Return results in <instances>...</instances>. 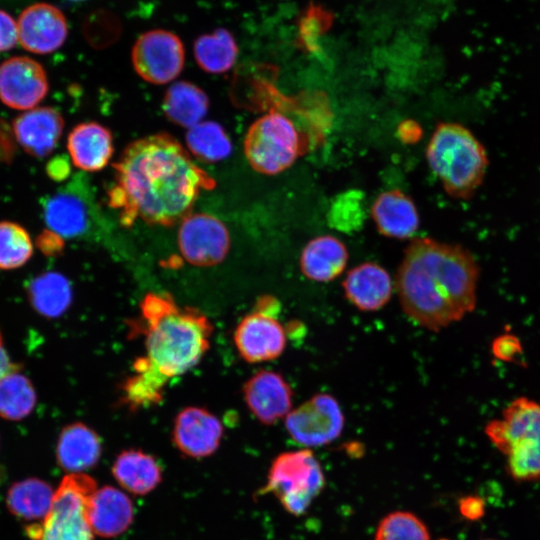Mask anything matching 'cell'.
Instances as JSON below:
<instances>
[{
    "instance_id": "cell-1",
    "label": "cell",
    "mask_w": 540,
    "mask_h": 540,
    "mask_svg": "<svg viewBox=\"0 0 540 540\" xmlns=\"http://www.w3.org/2000/svg\"><path fill=\"white\" fill-rule=\"evenodd\" d=\"M114 169L109 203L120 210L126 226L137 218L153 225H174L191 213L202 190L215 186L186 149L166 133L131 142Z\"/></svg>"
},
{
    "instance_id": "cell-2",
    "label": "cell",
    "mask_w": 540,
    "mask_h": 540,
    "mask_svg": "<svg viewBox=\"0 0 540 540\" xmlns=\"http://www.w3.org/2000/svg\"><path fill=\"white\" fill-rule=\"evenodd\" d=\"M478 277L475 258L462 246L414 238L397 269L395 289L405 315L437 332L474 310Z\"/></svg>"
},
{
    "instance_id": "cell-3",
    "label": "cell",
    "mask_w": 540,
    "mask_h": 540,
    "mask_svg": "<svg viewBox=\"0 0 540 540\" xmlns=\"http://www.w3.org/2000/svg\"><path fill=\"white\" fill-rule=\"evenodd\" d=\"M130 332L143 334L146 347L133 370L151 371L168 382L199 363L210 347L213 325L200 310L178 306L168 293L148 292Z\"/></svg>"
},
{
    "instance_id": "cell-4",
    "label": "cell",
    "mask_w": 540,
    "mask_h": 540,
    "mask_svg": "<svg viewBox=\"0 0 540 540\" xmlns=\"http://www.w3.org/2000/svg\"><path fill=\"white\" fill-rule=\"evenodd\" d=\"M431 170L454 198L468 199L481 185L488 158L483 145L464 126L442 122L426 149Z\"/></svg>"
},
{
    "instance_id": "cell-5",
    "label": "cell",
    "mask_w": 540,
    "mask_h": 540,
    "mask_svg": "<svg viewBox=\"0 0 540 540\" xmlns=\"http://www.w3.org/2000/svg\"><path fill=\"white\" fill-rule=\"evenodd\" d=\"M485 434L505 456L517 480L540 477V404L526 397L514 399L500 419L491 420Z\"/></svg>"
},
{
    "instance_id": "cell-6",
    "label": "cell",
    "mask_w": 540,
    "mask_h": 540,
    "mask_svg": "<svg viewBox=\"0 0 540 540\" xmlns=\"http://www.w3.org/2000/svg\"><path fill=\"white\" fill-rule=\"evenodd\" d=\"M324 483L320 463L310 449L287 451L273 460L261 494L273 493L285 510L299 516L322 491Z\"/></svg>"
},
{
    "instance_id": "cell-7",
    "label": "cell",
    "mask_w": 540,
    "mask_h": 540,
    "mask_svg": "<svg viewBox=\"0 0 540 540\" xmlns=\"http://www.w3.org/2000/svg\"><path fill=\"white\" fill-rule=\"evenodd\" d=\"M301 151L299 132L287 116L271 111L256 119L244 138V153L257 172L276 175L288 169Z\"/></svg>"
},
{
    "instance_id": "cell-8",
    "label": "cell",
    "mask_w": 540,
    "mask_h": 540,
    "mask_svg": "<svg viewBox=\"0 0 540 540\" xmlns=\"http://www.w3.org/2000/svg\"><path fill=\"white\" fill-rule=\"evenodd\" d=\"M96 489L95 480L87 474L65 476L55 491L38 540H93L87 513L89 500Z\"/></svg>"
},
{
    "instance_id": "cell-9",
    "label": "cell",
    "mask_w": 540,
    "mask_h": 540,
    "mask_svg": "<svg viewBox=\"0 0 540 540\" xmlns=\"http://www.w3.org/2000/svg\"><path fill=\"white\" fill-rule=\"evenodd\" d=\"M289 436L298 444L310 448L327 445L342 433L345 417L336 398L317 393L284 418Z\"/></svg>"
},
{
    "instance_id": "cell-10",
    "label": "cell",
    "mask_w": 540,
    "mask_h": 540,
    "mask_svg": "<svg viewBox=\"0 0 540 540\" xmlns=\"http://www.w3.org/2000/svg\"><path fill=\"white\" fill-rule=\"evenodd\" d=\"M131 56L133 67L142 79L161 85L171 82L181 73L185 50L176 34L154 29L137 38Z\"/></svg>"
},
{
    "instance_id": "cell-11",
    "label": "cell",
    "mask_w": 540,
    "mask_h": 540,
    "mask_svg": "<svg viewBox=\"0 0 540 540\" xmlns=\"http://www.w3.org/2000/svg\"><path fill=\"white\" fill-rule=\"evenodd\" d=\"M183 258L194 266L209 267L222 262L230 248V235L224 223L207 213H190L178 231Z\"/></svg>"
},
{
    "instance_id": "cell-12",
    "label": "cell",
    "mask_w": 540,
    "mask_h": 540,
    "mask_svg": "<svg viewBox=\"0 0 540 540\" xmlns=\"http://www.w3.org/2000/svg\"><path fill=\"white\" fill-rule=\"evenodd\" d=\"M49 92L44 67L27 56H13L0 64V100L9 108L30 110Z\"/></svg>"
},
{
    "instance_id": "cell-13",
    "label": "cell",
    "mask_w": 540,
    "mask_h": 540,
    "mask_svg": "<svg viewBox=\"0 0 540 540\" xmlns=\"http://www.w3.org/2000/svg\"><path fill=\"white\" fill-rule=\"evenodd\" d=\"M233 340L240 357L248 363L274 360L287 344L285 329L275 315L258 309L242 318Z\"/></svg>"
},
{
    "instance_id": "cell-14",
    "label": "cell",
    "mask_w": 540,
    "mask_h": 540,
    "mask_svg": "<svg viewBox=\"0 0 540 540\" xmlns=\"http://www.w3.org/2000/svg\"><path fill=\"white\" fill-rule=\"evenodd\" d=\"M223 432L217 416L206 408L189 406L182 409L174 419L172 441L182 454L200 459L217 451Z\"/></svg>"
},
{
    "instance_id": "cell-15",
    "label": "cell",
    "mask_w": 540,
    "mask_h": 540,
    "mask_svg": "<svg viewBox=\"0 0 540 540\" xmlns=\"http://www.w3.org/2000/svg\"><path fill=\"white\" fill-rule=\"evenodd\" d=\"M244 401L253 416L264 425H273L292 410L293 390L279 372L261 369L243 385Z\"/></svg>"
},
{
    "instance_id": "cell-16",
    "label": "cell",
    "mask_w": 540,
    "mask_h": 540,
    "mask_svg": "<svg viewBox=\"0 0 540 540\" xmlns=\"http://www.w3.org/2000/svg\"><path fill=\"white\" fill-rule=\"evenodd\" d=\"M21 46L32 53L49 54L59 49L68 36V24L63 12L48 3L26 7L18 20Z\"/></svg>"
},
{
    "instance_id": "cell-17",
    "label": "cell",
    "mask_w": 540,
    "mask_h": 540,
    "mask_svg": "<svg viewBox=\"0 0 540 540\" xmlns=\"http://www.w3.org/2000/svg\"><path fill=\"white\" fill-rule=\"evenodd\" d=\"M16 141L29 155L48 156L58 144L64 129V119L52 107H38L18 115L13 120Z\"/></svg>"
},
{
    "instance_id": "cell-18",
    "label": "cell",
    "mask_w": 540,
    "mask_h": 540,
    "mask_svg": "<svg viewBox=\"0 0 540 540\" xmlns=\"http://www.w3.org/2000/svg\"><path fill=\"white\" fill-rule=\"evenodd\" d=\"M342 287L346 299L354 307L363 312H375L390 301L394 282L384 267L364 262L348 271Z\"/></svg>"
},
{
    "instance_id": "cell-19",
    "label": "cell",
    "mask_w": 540,
    "mask_h": 540,
    "mask_svg": "<svg viewBox=\"0 0 540 540\" xmlns=\"http://www.w3.org/2000/svg\"><path fill=\"white\" fill-rule=\"evenodd\" d=\"M87 514L94 534L102 538H114L124 533L132 524L134 506L124 492L105 485L96 489L91 496Z\"/></svg>"
},
{
    "instance_id": "cell-20",
    "label": "cell",
    "mask_w": 540,
    "mask_h": 540,
    "mask_svg": "<svg viewBox=\"0 0 540 540\" xmlns=\"http://www.w3.org/2000/svg\"><path fill=\"white\" fill-rule=\"evenodd\" d=\"M102 454L98 433L83 422L64 426L56 444L58 465L69 474L83 473L95 467Z\"/></svg>"
},
{
    "instance_id": "cell-21",
    "label": "cell",
    "mask_w": 540,
    "mask_h": 540,
    "mask_svg": "<svg viewBox=\"0 0 540 540\" xmlns=\"http://www.w3.org/2000/svg\"><path fill=\"white\" fill-rule=\"evenodd\" d=\"M67 149L73 164L88 172L103 169L114 152L110 130L97 122H84L70 131Z\"/></svg>"
},
{
    "instance_id": "cell-22",
    "label": "cell",
    "mask_w": 540,
    "mask_h": 540,
    "mask_svg": "<svg viewBox=\"0 0 540 540\" xmlns=\"http://www.w3.org/2000/svg\"><path fill=\"white\" fill-rule=\"evenodd\" d=\"M371 215L378 232L386 237L407 239L419 227L414 201L398 189L381 193L372 204Z\"/></svg>"
},
{
    "instance_id": "cell-23",
    "label": "cell",
    "mask_w": 540,
    "mask_h": 540,
    "mask_svg": "<svg viewBox=\"0 0 540 540\" xmlns=\"http://www.w3.org/2000/svg\"><path fill=\"white\" fill-rule=\"evenodd\" d=\"M345 244L332 235L311 239L303 248L299 264L302 274L309 280L327 283L338 278L348 262Z\"/></svg>"
},
{
    "instance_id": "cell-24",
    "label": "cell",
    "mask_w": 540,
    "mask_h": 540,
    "mask_svg": "<svg viewBox=\"0 0 540 540\" xmlns=\"http://www.w3.org/2000/svg\"><path fill=\"white\" fill-rule=\"evenodd\" d=\"M118 484L135 495L152 492L162 481V469L156 458L140 449L121 451L112 465Z\"/></svg>"
},
{
    "instance_id": "cell-25",
    "label": "cell",
    "mask_w": 540,
    "mask_h": 540,
    "mask_svg": "<svg viewBox=\"0 0 540 540\" xmlns=\"http://www.w3.org/2000/svg\"><path fill=\"white\" fill-rule=\"evenodd\" d=\"M42 209L48 229L61 238L80 236L87 228L86 204L73 188H64L45 198Z\"/></svg>"
},
{
    "instance_id": "cell-26",
    "label": "cell",
    "mask_w": 540,
    "mask_h": 540,
    "mask_svg": "<svg viewBox=\"0 0 540 540\" xmlns=\"http://www.w3.org/2000/svg\"><path fill=\"white\" fill-rule=\"evenodd\" d=\"M31 307L49 319L62 316L70 307L73 291L70 281L63 274L49 271L36 276L27 287Z\"/></svg>"
},
{
    "instance_id": "cell-27",
    "label": "cell",
    "mask_w": 540,
    "mask_h": 540,
    "mask_svg": "<svg viewBox=\"0 0 540 540\" xmlns=\"http://www.w3.org/2000/svg\"><path fill=\"white\" fill-rule=\"evenodd\" d=\"M209 109L206 93L187 81L171 85L163 99V111L166 117L182 127L191 128L202 122Z\"/></svg>"
},
{
    "instance_id": "cell-28",
    "label": "cell",
    "mask_w": 540,
    "mask_h": 540,
    "mask_svg": "<svg viewBox=\"0 0 540 540\" xmlns=\"http://www.w3.org/2000/svg\"><path fill=\"white\" fill-rule=\"evenodd\" d=\"M54 494L47 482L27 478L9 488L6 505L11 514L22 520H44L51 509Z\"/></svg>"
},
{
    "instance_id": "cell-29",
    "label": "cell",
    "mask_w": 540,
    "mask_h": 540,
    "mask_svg": "<svg viewBox=\"0 0 540 540\" xmlns=\"http://www.w3.org/2000/svg\"><path fill=\"white\" fill-rule=\"evenodd\" d=\"M193 51L198 66L213 74L230 70L238 55L234 36L224 28L199 36L194 42Z\"/></svg>"
},
{
    "instance_id": "cell-30",
    "label": "cell",
    "mask_w": 540,
    "mask_h": 540,
    "mask_svg": "<svg viewBox=\"0 0 540 540\" xmlns=\"http://www.w3.org/2000/svg\"><path fill=\"white\" fill-rule=\"evenodd\" d=\"M37 403V394L31 380L21 370L8 373L0 379V417L20 421L28 417Z\"/></svg>"
},
{
    "instance_id": "cell-31",
    "label": "cell",
    "mask_w": 540,
    "mask_h": 540,
    "mask_svg": "<svg viewBox=\"0 0 540 540\" xmlns=\"http://www.w3.org/2000/svg\"><path fill=\"white\" fill-rule=\"evenodd\" d=\"M186 144L191 154L208 163L221 161L232 151V144L226 131L213 121L200 122L189 128L186 133Z\"/></svg>"
},
{
    "instance_id": "cell-32",
    "label": "cell",
    "mask_w": 540,
    "mask_h": 540,
    "mask_svg": "<svg viewBox=\"0 0 540 540\" xmlns=\"http://www.w3.org/2000/svg\"><path fill=\"white\" fill-rule=\"evenodd\" d=\"M32 255L33 242L29 232L19 223L0 221V269H18Z\"/></svg>"
},
{
    "instance_id": "cell-33",
    "label": "cell",
    "mask_w": 540,
    "mask_h": 540,
    "mask_svg": "<svg viewBox=\"0 0 540 540\" xmlns=\"http://www.w3.org/2000/svg\"><path fill=\"white\" fill-rule=\"evenodd\" d=\"M333 13L320 4L310 3L301 13L297 26V45L308 52L319 48V41L332 27Z\"/></svg>"
},
{
    "instance_id": "cell-34",
    "label": "cell",
    "mask_w": 540,
    "mask_h": 540,
    "mask_svg": "<svg viewBox=\"0 0 540 540\" xmlns=\"http://www.w3.org/2000/svg\"><path fill=\"white\" fill-rule=\"evenodd\" d=\"M375 540H430V536L427 527L416 515L395 511L381 520Z\"/></svg>"
},
{
    "instance_id": "cell-35",
    "label": "cell",
    "mask_w": 540,
    "mask_h": 540,
    "mask_svg": "<svg viewBox=\"0 0 540 540\" xmlns=\"http://www.w3.org/2000/svg\"><path fill=\"white\" fill-rule=\"evenodd\" d=\"M18 38L17 23L11 15L0 10V53L14 48Z\"/></svg>"
},
{
    "instance_id": "cell-36",
    "label": "cell",
    "mask_w": 540,
    "mask_h": 540,
    "mask_svg": "<svg viewBox=\"0 0 540 540\" xmlns=\"http://www.w3.org/2000/svg\"><path fill=\"white\" fill-rule=\"evenodd\" d=\"M15 140L8 123L0 118V165L12 163L17 149Z\"/></svg>"
},
{
    "instance_id": "cell-37",
    "label": "cell",
    "mask_w": 540,
    "mask_h": 540,
    "mask_svg": "<svg viewBox=\"0 0 540 540\" xmlns=\"http://www.w3.org/2000/svg\"><path fill=\"white\" fill-rule=\"evenodd\" d=\"M36 245L43 254L51 256L63 250L64 242L59 235L46 229L37 236Z\"/></svg>"
},
{
    "instance_id": "cell-38",
    "label": "cell",
    "mask_w": 540,
    "mask_h": 540,
    "mask_svg": "<svg viewBox=\"0 0 540 540\" xmlns=\"http://www.w3.org/2000/svg\"><path fill=\"white\" fill-rule=\"evenodd\" d=\"M519 351V342L511 335L501 336L493 343V352L500 359L511 360Z\"/></svg>"
},
{
    "instance_id": "cell-39",
    "label": "cell",
    "mask_w": 540,
    "mask_h": 540,
    "mask_svg": "<svg viewBox=\"0 0 540 540\" xmlns=\"http://www.w3.org/2000/svg\"><path fill=\"white\" fill-rule=\"evenodd\" d=\"M21 369V364L11 360L7 349L5 348L3 337L0 331V379L12 371Z\"/></svg>"
},
{
    "instance_id": "cell-40",
    "label": "cell",
    "mask_w": 540,
    "mask_h": 540,
    "mask_svg": "<svg viewBox=\"0 0 540 540\" xmlns=\"http://www.w3.org/2000/svg\"><path fill=\"white\" fill-rule=\"evenodd\" d=\"M398 135L406 143H413L420 138L421 128L418 123L407 120L398 128Z\"/></svg>"
},
{
    "instance_id": "cell-41",
    "label": "cell",
    "mask_w": 540,
    "mask_h": 540,
    "mask_svg": "<svg viewBox=\"0 0 540 540\" xmlns=\"http://www.w3.org/2000/svg\"><path fill=\"white\" fill-rule=\"evenodd\" d=\"M46 171L52 179L62 180L68 175V162L62 157L51 159L46 167Z\"/></svg>"
},
{
    "instance_id": "cell-42",
    "label": "cell",
    "mask_w": 540,
    "mask_h": 540,
    "mask_svg": "<svg viewBox=\"0 0 540 540\" xmlns=\"http://www.w3.org/2000/svg\"><path fill=\"white\" fill-rule=\"evenodd\" d=\"M461 513L471 519H474L482 514V504L476 498L462 499L460 502Z\"/></svg>"
},
{
    "instance_id": "cell-43",
    "label": "cell",
    "mask_w": 540,
    "mask_h": 540,
    "mask_svg": "<svg viewBox=\"0 0 540 540\" xmlns=\"http://www.w3.org/2000/svg\"><path fill=\"white\" fill-rule=\"evenodd\" d=\"M68 1L79 2V1H84V0H68Z\"/></svg>"
},
{
    "instance_id": "cell-44",
    "label": "cell",
    "mask_w": 540,
    "mask_h": 540,
    "mask_svg": "<svg viewBox=\"0 0 540 540\" xmlns=\"http://www.w3.org/2000/svg\"><path fill=\"white\" fill-rule=\"evenodd\" d=\"M441 540H446V539H441Z\"/></svg>"
}]
</instances>
